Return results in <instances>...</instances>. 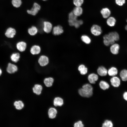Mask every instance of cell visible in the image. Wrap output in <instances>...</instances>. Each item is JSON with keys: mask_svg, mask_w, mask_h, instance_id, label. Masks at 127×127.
Returning <instances> with one entry per match:
<instances>
[{"mask_svg": "<svg viewBox=\"0 0 127 127\" xmlns=\"http://www.w3.org/2000/svg\"><path fill=\"white\" fill-rule=\"evenodd\" d=\"M103 39L104 45L106 46H108L111 44H113L115 41L118 40L119 39V36L117 32H112L104 35Z\"/></svg>", "mask_w": 127, "mask_h": 127, "instance_id": "cell-1", "label": "cell"}, {"mask_svg": "<svg viewBox=\"0 0 127 127\" xmlns=\"http://www.w3.org/2000/svg\"><path fill=\"white\" fill-rule=\"evenodd\" d=\"M90 31L92 35L96 36H99L102 32L101 27L96 24H94L92 26L91 28Z\"/></svg>", "mask_w": 127, "mask_h": 127, "instance_id": "cell-2", "label": "cell"}, {"mask_svg": "<svg viewBox=\"0 0 127 127\" xmlns=\"http://www.w3.org/2000/svg\"><path fill=\"white\" fill-rule=\"evenodd\" d=\"M18 69L17 66L15 64L9 62L8 64L6 70L8 73L12 74L16 72Z\"/></svg>", "mask_w": 127, "mask_h": 127, "instance_id": "cell-3", "label": "cell"}, {"mask_svg": "<svg viewBox=\"0 0 127 127\" xmlns=\"http://www.w3.org/2000/svg\"><path fill=\"white\" fill-rule=\"evenodd\" d=\"M69 25L71 26H74L76 28H79L83 23V20H78L77 18L68 19Z\"/></svg>", "mask_w": 127, "mask_h": 127, "instance_id": "cell-4", "label": "cell"}, {"mask_svg": "<svg viewBox=\"0 0 127 127\" xmlns=\"http://www.w3.org/2000/svg\"><path fill=\"white\" fill-rule=\"evenodd\" d=\"M79 94L81 96L85 97H89L93 94V91L85 89L83 88L79 89L78 90Z\"/></svg>", "mask_w": 127, "mask_h": 127, "instance_id": "cell-5", "label": "cell"}, {"mask_svg": "<svg viewBox=\"0 0 127 127\" xmlns=\"http://www.w3.org/2000/svg\"><path fill=\"white\" fill-rule=\"evenodd\" d=\"M16 33V31L14 28L9 27L6 30L5 33V35L8 38H12L15 37Z\"/></svg>", "mask_w": 127, "mask_h": 127, "instance_id": "cell-6", "label": "cell"}, {"mask_svg": "<svg viewBox=\"0 0 127 127\" xmlns=\"http://www.w3.org/2000/svg\"><path fill=\"white\" fill-rule=\"evenodd\" d=\"M40 9V5L37 3H35L32 9L30 10H27V12L29 14L34 16L38 13Z\"/></svg>", "mask_w": 127, "mask_h": 127, "instance_id": "cell-7", "label": "cell"}, {"mask_svg": "<svg viewBox=\"0 0 127 127\" xmlns=\"http://www.w3.org/2000/svg\"><path fill=\"white\" fill-rule=\"evenodd\" d=\"M33 93L37 95H39L41 94L43 87L42 85L39 84H35L32 87Z\"/></svg>", "mask_w": 127, "mask_h": 127, "instance_id": "cell-8", "label": "cell"}, {"mask_svg": "<svg viewBox=\"0 0 127 127\" xmlns=\"http://www.w3.org/2000/svg\"><path fill=\"white\" fill-rule=\"evenodd\" d=\"M49 61L48 58L44 55H42L40 56L38 60V62L40 65L42 67L47 65Z\"/></svg>", "mask_w": 127, "mask_h": 127, "instance_id": "cell-9", "label": "cell"}, {"mask_svg": "<svg viewBox=\"0 0 127 127\" xmlns=\"http://www.w3.org/2000/svg\"><path fill=\"white\" fill-rule=\"evenodd\" d=\"M57 113V111L55 108L52 107H51L48 111V118L51 119H54L56 117Z\"/></svg>", "mask_w": 127, "mask_h": 127, "instance_id": "cell-10", "label": "cell"}, {"mask_svg": "<svg viewBox=\"0 0 127 127\" xmlns=\"http://www.w3.org/2000/svg\"><path fill=\"white\" fill-rule=\"evenodd\" d=\"M16 47L18 50L20 52H23L25 50L27 47V44L24 42L20 41L16 44Z\"/></svg>", "mask_w": 127, "mask_h": 127, "instance_id": "cell-11", "label": "cell"}, {"mask_svg": "<svg viewBox=\"0 0 127 127\" xmlns=\"http://www.w3.org/2000/svg\"><path fill=\"white\" fill-rule=\"evenodd\" d=\"M43 30L46 33H48L51 32L52 28V25L49 22L44 21L43 23Z\"/></svg>", "mask_w": 127, "mask_h": 127, "instance_id": "cell-12", "label": "cell"}, {"mask_svg": "<svg viewBox=\"0 0 127 127\" xmlns=\"http://www.w3.org/2000/svg\"><path fill=\"white\" fill-rule=\"evenodd\" d=\"M64 30L62 27L60 25L54 27L53 28L52 33L55 35H58L62 33Z\"/></svg>", "mask_w": 127, "mask_h": 127, "instance_id": "cell-13", "label": "cell"}, {"mask_svg": "<svg viewBox=\"0 0 127 127\" xmlns=\"http://www.w3.org/2000/svg\"><path fill=\"white\" fill-rule=\"evenodd\" d=\"M20 57V53L16 52L13 53L11 54L10 56V59L12 63L15 64L19 61Z\"/></svg>", "mask_w": 127, "mask_h": 127, "instance_id": "cell-14", "label": "cell"}, {"mask_svg": "<svg viewBox=\"0 0 127 127\" xmlns=\"http://www.w3.org/2000/svg\"><path fill=\"white\" fill-rule=\"evenodd\" d=\"M54 81L53 78L49 77L45 78L43 80V83L46 87H49L52 86Z\"/></svg>", "mask_w": 127, "mask_h": 127, "instance_id": "cell-15", "label": "cell"}, {"mask_svg": "<svg viewBox=\"0 0 127 127\" xmlns=\"http://www.w3.org/2000/svg\"><path fill=\"white\" fill-rule=\"evenodd\" d=\"M97 71L98 74L101 76H105L108 73L107 69L103 66L99 67L97 69Z\"/></svg>", "mask_w": 127, "mask_h": 127, "instance_id": "cell-16", "label": "cell"}, {"mask_svg": "<svg viewBox=\"0 0 127 127\" xmlns=\"http://www.w3.org/2000/svg\"><path fill=\"white\" fill-rule=\"evenodd\" d=\"M98 79V75L94 73L89 74L88 76V79L89 82L91 84H95V82Z\"/></svg>", "mask_w": 127, "mask_h": 127, "instance_id": "cell-17", "label": "cell"}, {"mask_svg": "<svg viewBox=\"0 0 127 127\" xmlns=\"http://www.w3.org/2000/svg\"><path fill=\"white\" fill-rule=\"evenodd\" d=\"M100 13L103 17L105 19L108 18L111 14L110 10L107 8H102L101 10Z\"/></svg>", "mask_w": 127, "mask_h": 127, "instance_id": "cell-18", "label": "cell"}, {"mask_svg": "<svg viewBox=\"0 0 127 127\" xmlns=\"http://www.w3.org/2000/svg\"><path fill=\"white\" fill-rule=\"evenodd\" d=\"M111 85L114 87H118L120 85V79L118 77L114 76L111 78L110 79Z\"/></svg>", "mask_w": 127, "mask_h": 127, "instance_id": "cell-19", "label": "cell"}, {"mask_svg": "<svg viewBox=\"0 0 127 127\" xmlns=\"http://www.w3.org/2000/svg\"><path fill=\"white\" fill-rule=\"evenodd\" d=\"M63 104V100L61 98L56 97L54 98L53 101V104L55 107L61 106Z\"/></svg>", "mask_w": 127, "mask_h": 127, "instance_id": "cell-20", "label": "cell"}, {"mask_svg": "<svg viewBox=\"0 0 127 127\" xmlns=\"http://www.w3.org/2000/svg\"><path fill=\"white\" fill-rule=\"evenodd\" d=\"M16 109L18 110H21L24 107V104L22 101L19 100L14 102L13 104Z\"/></svg>", "mask_w": 127, "mask_h": 127, "instance_id": "cell-21", "label": "cell"}, {"mask_svg": "<svg viewBox=\"0 0 127 127\" xmlns=\"http://www.w3.org/2000/svg\"><path fill=\"white\" fill-rule=\"evenodd\" d=\"M41 48L38 45H35L33 46L31 48L30 52L33 55L39 54L40 52Z\"/></svg>", "mask_w": 127, "mask_h": 127, "instance_id": "cell-22", "label": "cell"}, {"mask_svg": "<svg viewBox=\"0 0 127 127\" xmlns=\"http://www.w3.org/2000/svg\"><path fill=\"white\" fill-rule=\"evenodd\" d=\"M78 69L80 74L82 75H85L87 72L88 68L84 64H81L79 65Z\"/></svg>", "mask_w": 127, "mask_h": 127, "instance_id": "cell-23", "label": "cell"}, {"mask_svg": "<svg viewBox=\"0 0 127 127\" xmlns=\"http://www.w3.org/2000/svg\"><path fill=\"white\" fill-rule=\"evenodd\" d=\"M119 48V46L118 44H113L110 47V51L113 54H117L118 53Z\"/></svg>", "mask_w": 127, "mask_h": 127, "instance_id": "cell-24", "label": "cell"}, {"mask_svg": "<svg viewBox=\"0 0 127 127\" xmlns=\"http://www.w3.org/2000/svg\"><path fill=\"white\" fill-rule=\"evenodd\" d=\"M72 12L75 16H78L82 14L83 10L81 7H76L74 8Z\"/></svg>", "mask_w": 127, "mask_h": 127, "instance_id": "cell-25", "label": "cell"}, {"mask_svg": "<svg viewBox=\"0 0 127 127\" xmlns=\"http://www.w3.org/2000/svg\"><path fill=\"white\" fill-rule=\"evenodd\" d=\"M116 22L115 18L113 17H109L108 18L106 21L107 25L111 27L114 26Z\"/></svg>", "mask_w": 127, "mask_h": 127, "instance_id": "cell-26", "label": "cell"}, {"mask_svg": "<svg viewBox=\"0 0 127 127\" xmlns=\"http://www.w3.org/2000/svg\"><path fill=\"white\" fill-rule=\"evenodd\" d=\"M81 40L86 44H89L91 42V40L88 36L86 35H83L81 37Z\"/></svg>", "mask_w": 127, "mask_h": 127, "instance_id": "cell-27", "label": "cell"}, {"mask_svg": "<svg viewBox=\"0 0 127 127\" xmlns=\"http://www.w3.org/2000/svg\"><path fill=\"white\" fill-rule=\"evenodd\" d=\"M120 76L122 81H127V70L123 69L120 72Z\"/></svg>", "mask_w": 127, "mask_h": 127, "instance_id": "cell-28", "label": "cell"}, {"mask_svg": "<svg viewBox=\"0 0 127 127\" xmlns=\"http://www.w3.org/2000/svg\"><path fill=\"white\" fill-rule=\"evenodd\" d=\"M108 73L110 76H114L117 74L118 70L115 67H112L108 70Z\"/></svg>", "mask_w": 127, "mask_h": 127, "instance_id": "cell-29", "label": "cell"}, {"mask_svg": "<svg viewBox=\"0 0 127 127\" xmlns=\"http://www.w3.org/2000/svg\"><path fill=\"white\" fill-rule=\"evenodd\" d=\"M38 31V29L35 27L32 26L29 28L28 30L29 34L31 36H34L36 35Z\"/></svg>", "mask_w": 127, "mask_h": 127, "instance_id": "cell-30", "label": "cell"}, {"mask_svg": "<svg viewBox=\"0 0 127 127\" xmlns=\"http://www.w3.org/2000/svg\"><path fill=\"white\" fill-rule=\"evenodd\" d=\"M99 85L100 88L104 90L108 89L109 87V84L107 82L103 80L100 81Z\"/></svg>", "mask_w": 127, "mask_h": 127, "instance_id": "cell-31", "label": "cell"}, {"mask_svg": "<svg viewBox=\"0 0 127 127\" xmlns=\"http://www.w3.org/2000/svg\"><path fill=\"white\" fill-rule=\"evenodd\" d=\"M12 3L14 7L18 8L21 5L22 1L21 0H12Z\"/></svg>", "mask_w": 127, "mask_h": 127, "instance_id": "cell-32", "label": "cell"}, {"mask_svg": "<svg viewBox=\"0 0 127 127\" xmlns=\"http://www.w3.org/2000/svg\"><path fill=\"white\" fill-rule=\"evenodd\" d=\"M113 126L112 123L111 121L107 120L103 124L102 127H112Z\"/></svg>", "mask_w": 127, "mask_h": 127, "instance_id": "cell-33", "label": "cell"}, {"mask_svg": "<svg viewBox=\"0 0 127 127\" xmlns=\"http://www.w3.org/2000/svg\"><path fill=\"white\" fill-rule=\"evenodd\" d=\"M73 3L76 7H81L84 2V0H73Z\"/></svg>", "mask_w": 127, "mask_h": 127, "instance_id": "cell-34", "label": "cell"}, {"mask_svg": "<svg viewBox=\"0 0 127 127\" xmlns=\"http://www.w3.org/2000/svg\"><path fill=\"white\" fill-rule=\"evenodd\" d=\"M82 88L90 91H93V88L91 85L88 83L82 86Z\"/></svg>", "mask_w": 127, "mask_h": 127, "instance_id": "cell-35", "label": "cell"}, {"mask_svg": "<svg viewBox=\"0 0 127 127\" xmlns=\"http://www.w3.org/2000/svg\"><path fill=\"white\" fill-rule=\"evenodd\" d=\"M125 0H115L116 4L119 6H122L125 4Z\"/></svg>", "mask_w": 127, "mask_h": 127, "instance_id": "cell-36", "label": "cell"}, {"mask_svg": "<svg viewBox=\"0 0 127 127\" xmlns=\"http://www.w3.org/2000/svg\"><path fill=\"white\" fill-rule=\"evenodd\" d=\"M74 126V127H83L84 125L83 124L82 121L80 120L75 123Z\"/></svg>", "mask_w": 127, "mask_h": 127, "instance_id": "cell-37", "label": "cell"}, {"mask_svg": "<svg viewBox=\"0 0 127 127\" xmlns=\"http://www.w3.org/2000/svg\"><path fill=\"white\" fill-rule=\"evenodd\" d=\"M123 97L124 99L127 101V91L124 93L123 95Z\"/></svg>", "mask_w": 127, "mask_h": 127, "instance_id": "cell-38", "label": "cell"}, {"mask_svg": "<svg viewBox=\"0 0 127 127\" xmlns=\"http://www.w3.org/2000/svg\"><path fill=\"white\" fill-rule=\"evenodd\" d=\"M2 73V69L0 68V76L1 75Z\"/></svg>", "mask_w": 127, "mask_h": 127, "instance_id": "cell-39", "label": "cell"}, {"mask_svg": "<svg viewBox=\"0 0 127 127\" xmlns=\"http://www.w3.org/2000/svg\"><path fill=\"white\" fill-rule=\"evenodd\" d=\"M125 29L127 31V25H126L125 27Z\"/></svg>", "mask_w": 127, "mask_h": 127, "instance_id": "cell-40", "label": "cell"}, {"mask_svg": "<svg viewBox=\"0 0 127 127\" xmlns=\"http://www.w3.org/2000/svg\"><path fill=\"white\" fill-rule=\"evenodd\" d=\"M126 21L127 22V19L126 20Z\"/></svg>", "mask_w": 127, "mask_h": 127, "instance_id": "cell-41", "label": "cell"}, {"mask_svg": "<svg viewBox=\"0 0 127 127\" xmlns=\"http://www.w3.org/2000/svg\"></svg>", "mask_w": 127, "mask_h": 127, "instance_id": "cell-42", "label": "cell"}]
</instances>
